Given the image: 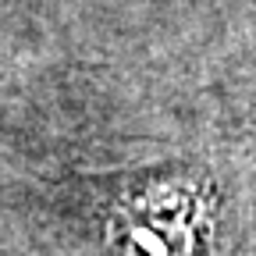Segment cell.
Returning <instances> with one entry per match:
<instances>
[{
    "instance_id": "obj_1",
    "label": "cell",
    "mask_w": 256,
    "mask_h": 256,
    "mask_svg": "<svg viewBox=\"0 0 256 256\" xmlns=\"http://www.w3.org/2000/svg\"><path fill=\"white\" fill-rule=\"evenodd\" d=\"M206 192L182 174L128 182L110 206V235L128 256H200L206 235Z\"/></svg>"
}]
</instances>
